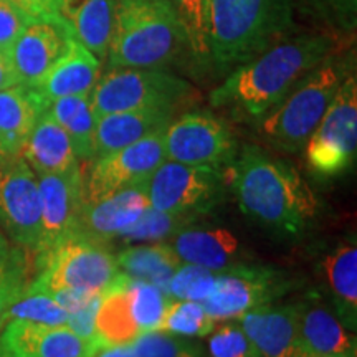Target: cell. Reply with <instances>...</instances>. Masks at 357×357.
Returning <instances> with one entry per match:
<instances>
[{"instance_id": "ac0fdd59", "label": "cell", "mask_w": 357, "mask_h": 357, "mask_svg": "<svg viewBox=\"0 0 357 357\" xmlns=\"http://www.w3.org/2000/svg\"><path fill=\"white\" fill-rule=\"evenodd\" d=\"M101 77V61L82 43L70 37L61 56L53 63L37 88L45 106L66 96L91 95Z\"/></svg>"}, {"instance_id": "7bdbcfd3", "label": "cell", "mask_w": 357, "mask_h": 357, "mask_svg": "<svg viewBox=\"0 0 357 357\" xmlns=\"http://www.w3.org/2000/svg\"><path fill=\"white\" fill-rule=\"evenodd\" d=\"M15 84H19V82H17L15 71H13V66L10 63V58H8L7 53H0V91L10 86H15Z\"/></svg>"}, {"instance_id": "8fae6325", "label": "cell", "mask_w": 357, "mask_h": 357, "mask_svg": "<svg viewBox=\"0 0 357 357\" xmlns=\"http://www.w3.org/2000/svg\"><path fill=\"white\" fill-rule=\"evenodd\" d=\"M38 178L20 155L0 158V225L12 242L37 255L42 235Z\"/></svg>"}, {"instance_id": "44dd1931", "label": "cell", "mask_w": 357, "mask_h": 357, "mask_svg": "<svg viewBox=\"0 0 357 357\" xmlns=\"http://www.w3.org/2000/svg\"><path fill=\"white\" fill-rule=\"evenodd\" d=\"M176 116V109L166 108L121 111L100 116L96 118L95 158L121 149L154 132L164 131Z\"/></svg>"}, {"instance_id": "f546056e", "label": "cell", "mask_w": 357, "mask_h": 357, "mask_svg": "<svg viewBox=\"0 0 357 357\" xmlns=\"http://www.w3.org/2000/svg\"><path fill=\"white\" fill-rule=\"evenodd\" d=\"M185 35L192 68L211 70V3L212 0H164Z\"/></svg>"}, {"instance_id": "5bb4252c", "label": "cell", "mask_w": 357, "mask_h": 357, "mask_svg": "<svg viewBox=\"0 0 357 357\" xmlns=\"http://www.w3.org/2000/svg\"><path fill=\"white\" fill-rule=\"evenodd\" d=\"M40 207L42 235L35 258H42L65 240L78 235L79 213L83 208L82 164L65 172L40 174Z\"/></svg>"}, {"instance_id": "e0dca14e", "label": "cell", "mask_w": 357, "mask_h": 357, "mask_svg": "<svg viewBox=\"0 0 357 357\" xmlns=\"http://www.w3.org/2000/svg\"><path fill=\"white\" fill-rule=\"evenodd\" d=\"M142 184L113 192L93 202H83L78 235L101 242L119 238L139 220L142 212L149 207V200Z\"/></svg>"}, {"instance_id": "7402d4cb", "label": "cell", "mask_w": 357, "mask_h": 357, "mask_svg": "<svg viewBox=\"0 0 357 357\" xmlns=\"http://www.w3.org/2000/svg\"><path fill=\"white\" fill-rule=\"evenodd\" d=\"M326 293L331 298L334 314L346 329H357V247L356 240L336 245L321 261Z\"/></svg>"}, {"instance_id": "ba28073f", "label": "cell", "mask_w": 357, "mask_h": 357, "mask_svg": "<svg viewBox=\"0 0 357 357\" xmlns=\"http://www.w3.org/2000/svg\"><path fill=\"white\" fill-rule=\"evenodd\" d=\"M306 166L319 178L341 176L357 154V79L351 71L339 86L323 119L306 141Z\"/></svg>"}, {"instance_id": "6da1fadb", "label": "cell", "mask_w": 357, "mask_h": 357, "mask_svg": "<svg viewBox=\"0 0 357 357\" xmlns=\"http://www.w3.org/2000/svg\"><path fill=\"white\" fill-rule=\"evenodd\" d=\"M339 37L331 30L288 35L225 75L211 93V105L240 118H263L312 70L337 55Z\"/></svg>"}, {"instance_id": "d590c367", "label": "cell", "mask_w": 357, "mask_h": 357, "mask_svg": "<svg viewBox=\"0 0 357 357\" xmlns=\"http://www.w3.org/2000/svg\"><path fill=\"white\" fill-rule=\"evenodd\" d=\"M314 17L326 30L337 35H349L357 26V0H294V8Z\"/></svg>"}, {"instance_id": "30bf717a", "label": "cell", "mask_w": 357, "mask_h": 357, "mask_svg": "<svg viewBox=\"0 0 357 357\" xmlns=\"http://www.w3.org/2000/svg\"><path fill=\"white\" fill-rule=\"evenodd\" d=\"M166 159L187 166H229L238 144L229 124L212 111L176 116L164 131Z\"/></svg>"}, {"instance_id": "f1b7e54d", "label": "cell", "mask_w": 357, "mask_h": 357, "mask_svg": "<svg viewBox=\"0 0 357 357\" xmlns=\"http://www.w3.org/2000/svg\"><path fill=\"white\" fill-rule=\"evenodd\" d=\"M47 111L68 134L79 162H89L95 159L96 114L93 111L89 95L60 98L50 102Z\"/></svg>"}, {"instance_id": "9a60e30c", "label": "cell", "mask_w": 357, "mask_h": 357, "mask_svg": "<svg viewBox=\"0 0 357 357\" xmlns=\"http://www.w3.org/2000/svg\"><path fill=\"white\" fill-rule=\"evenodd\" d=\"M70 37L66 22H30L8 52L19 84L37 88L47 71L65 52Z\"/></svg>"}, {"instance_id": "836d02e7", "label": "cell", "mask_w": 357, "mask_h": 357, "mask_svg": "<svg viewBox=\"0 0 357 357\" xmlns=\"http://www.w3.org/2000/svg\"><path fill=\"white\" fill-rule=\"evenodd\" d=\"M8 321H29V323L63 326L68 321V311L58 303L52 294L30 289L26 287L24 294L13 303L7 316Z\"/></svg>"}, {"instance_id": "7a4b0ae2", "label": "cell", "mask_w": 357, "mask_h": 357, "mask_svg": "<svg viewBox=\"0 0 357 357\" xmlns=\"http://www.w3.org/2000/svg\"><path fill=\"white\" fill-rule=\"evenodd\" d=\"M227 172L245 215L284 235H300L310 227L318 200L291 164L247 144Z\"/></svg>"}, {"instance_id": "ab89813d", "label": "cell", "mask_w": 357, "mask_h": 357, "mask_svg": "<svg viewBox=\"0 0 357 357\" xmlns=\"http://www.w3.org/2000/svg\"><path fill=\"white\" fill-rule=\"evenodd\" d=\"M30 22L32 20L26 19L8 0H0V53L8 55L12 45Z\"/></svg>"}, {"instance_id": "8992f818", "label": "cell", "mask_w": 357, "mask_h": 357, "mask_svg": "<svg viewBox=\"0 0 357 357\" xmlns=\"http://www.w3.org/2000/svg\"><path fill=\"white\" fill-rule=\"evenodd\" d=\"M37 268L38 275L30 281L29 288L48 294H102L121 273L106 242L84 235L71 236L38 258Z\"/></svg>"}, {"instance_id": "1f68e13d", "label": "cell", "mask_w": 357, "mask_h": 357, "mask_svg": "<svg viewBox=\"0 0 357 357\" xmlns=\"http://www.w3.org/2000/svg\"><path fill=\"white\" fill-rule=\"evenodd\" d=\"M123 284L131 300V310L141 333L158 331L171 298L162 289L147 281L131 278L123 273Z\"/></svg>"}, {"instance_id": "603a6c76", "label": "cell", "mask_w": 357, "mask_h": 357, "mask_svg": "<svg viewBox=\"0 0 357 357\" xmlns=\"http://www.w3.org/2000/svg\"><path fill=\"white\" fill-rule=\"evenodd\" d=\"M171 247L182 263L223 271L236 265L240 252L238 238L227 229L185 227L171 240Z\"/></svg>"}, {"instance_id": "4fadbf2b", "label": "cell", "mask_w": 357, "mask_h": 357, "mask_svg": "<svg viewBox=\"0 0 357 357\" xmlns=\"http://www.w3.org/2000/svg\"><path fill=\"white\" fill-rule=\"evenodd\" d=\"M284 281L271 268L234 265L218 271L215 287L202 301L215 321H236L245 312L270 305L283 291Z\"/></svg>"}, {"instance_id": "e575fe53", "label": "cell", "mask_w": 357, "mask_h": 357, "mask_svg": "<svg viewBox=\"0 0 357 357\" xmlns=\"http://www.w3.org/2000/svg\"><path fill=\"white\" fill-rule=\"evenodd\" d=\"M29 284V261L24 250L12 248L10 253L0 260V329L7 324L8 311Z\"/></svg>"}, {"instance_id": "4dcf8cb0", "label": "cell", "mask_w": 357, "mask_h": 357, "mask_svg": "<svg viewBox=\"0 0 357 357\" xmlns=\"http://www.w3.org/2000/svg\"><path fill=\"white\" fill-rule=\"evenodd\" d=\"M194 215H178L149 207L134 225L119 236L124 243H160L172 240L178 231L197 220Z\"/></svg>"}, {"instance_id": "ffe728a7", "label": "cell", "mask_w": 357, "mask_h": 357, "mask_svg": "<svg viewBox=\"0 0 357 357\" xmlns=\"http://www.w3.org/2000/svg\"><path fill=\"white\" fill-rule=\"evenodd\" d=\"M263 357H303L298 341L296 305H263L236 319Z\"/></svg>"}, {"instance_id": "277c9868", "label": "cell", "mask_w": 357, "mask_h": 357, "mask_svg": "<svg viewBox=\"0 0 357 357\" xmlns=\"http://www.w3.org/2000/svg\"><path fill=\"white\" fill-rule=\"evenodd\" d=\"M190 63L185 35L164 0H119L108 68L169 70Z\"/></svg>"}, {"instance_id": "d6a6232c", "label": "cell", "mask_w": 357, "mask_h": 357, "mask_svg": "<svg viewBox=\"0 0 357 357\" xmlns=\"http://www.w3.org/2000/svg\"><path fill=\"white\" fill-rule=\"evenodd\" d=\"M215 328V321L211 318L202 303L171 300L158 331L178 337H205Z\"/></svg>"}, {"instance_id": "b9f144b4", "label": "cell", "mask_w": 357, "mask_h": 357, "mask_svg": "<svg viewBox=\"0 0 357 357\" xmlns=\"http://www.w3.org/2000/svg\"><path fill=\"white\" fill-rule=\"evenodd\" d=\"M100 300H101V294L100 296L91 298V300H89L83 307H79V310L70 312L66 326L73 329L77 334H79V336L88 337V339H96L95 319H96L98 306H100Z\"/></svg>"}, {"instance_id": "f6af8a7d", "label": "cell", "mask_w": 357, "mask_h": 357, "mask_svg": "<svg viewBox=\"0 0 357 357\" xmlns=\"http://www.w3.org/2000/svg\"><path fill=\"white\" fill-rule=\"evenodd\" d=\"M13 247H10V243L7 242V236L3 235V231L0 230V260H3L8 253H10V250Z\"/></svg>"}, {"instance_id": "f35d334b", "label": "cell", "mask_w": 357, "mask_h": 357, "mask_svg": "<svg viewBox=\"0 0 357 357\" xmlns=\"http://www.w3.org/2000/svg\"><path fill=\"white\" fill-rule=\"evenodd\" d=\"M212 357H263L240 323H227L208 341Z\"/></svg>"}, {"instance_id": "bcb514c9", "label": "cell", "mask_w": 357, "mask_h": 357, "mask_svg": "<svg viewBox=\"0 0 357 357\" xmlns=\"http://www.w3.org/2000/svg\"><path fill=\"white\" fill-rule=\"evenodd\" d=\"M0 357H20V356H17V354H13V352L8 349V347L3 344L2 341H0Z\"/></svg>"}, {"instance_id": "74e56055", "label": "cell", "mask_w": 357, "mask_h": 357, "mask_svg": "<svg viewBox=\"0 0 357 357\" xmlns=\"http://www.w3.org/2000/svg\"><path fill=\"white\" fill-rule=\"evenodd\" d=\"M131 347L136 357H202L197 346L162 331L141 333Z\"/></svg>"}, {"instance_id": "8d00e7d4", "label": "cell", "mask_w": 357, "mask_h": 357, "mask_svg": "<svg viewBox=\"0 0 357 357\" xmlns=\"http://www.w3.org/2000/svg\"><path fill=\"white\" fill-rule=\"evenodd\" d=\"M217 271L182 263L167 283V296L174 300L202 303L215 287Z\"/></svg>"}, {"instance_id": "3957f363", "label": "cell", "mask_w": 357, "mask_h": 357, "mask_svg": "<svg viewBox=\"0 0 357 357\" xmlns=\"http://www.w3.org/2000/svg\"><path fill=\"white\" fill-rule=\"evenodd\" d=\"M294 0H212L211 70L229 75L294 33Z\"/></svg>"}, {"instance_id": "52a82bcc", "label": "cell", "mask_w": 357, "mask_h": 357, "mask_svg": "<svg viewBox=\"0 0 357 357\" xmlns=\"http://www.w3.org/2000/svg\"><path fill=\"white\" fill-rule=\"evenodd\" d=\"M197 91L187 79L167 70L111 68L100 77L89 100L96 118L121 111L166 108L178 111L190 105Z\"/></svg>"}, {"instance_id": "2e32d148", "label": "cell", "mask_w": 357, "mask_h": 357, "mask_svg": "<svg viewBox=\"0 0 357 357\" xmlns=\"http://www.w3.org/2000/svg\"><path fill=\"white\" fill-rule=\"evenodd\" d=\"M0 341L20 357H96L100 341L79 336L68 326L8 321Z\"/></svg>"}, {"instance_id": "9c48e42d", "label": "cell", "mask_w": 357, "mask_h": 357, "mask_svg": "<svg viewBox=\"0 0 357 357\" xmlns=\"http://www.w3.org/2000/svg\"><path fill=\"white\" fill-rule=\"evenodd\" d=\"M142 185L153 208L200 217L222 200L225 174L217 167L187 166L166 159Z\"/></svg>"}, {"instance_id": "d4e9b609", "label": "cell", "mask_w": 357, "mask_h": 357, "mask_svg": "<svg viewBox=\"0 0 357 357\" xmlns=\"http://www.w3.org/2000/svg\"><path fill=\"white\" fill-rule=\"evenodd\" d=\"M119 0H63L61 17L71 37L98 60H106Z\"/></svg>"}, {"instance_id": "5b68a950", "label": "cell", "mask_w": 357, "mask_h": 357, "mask_svg": "<svg viewBox=\"0 0 357 357\" xmlns=\"http://www.w3.org/2000/svg\"><path fill=\"white\" fill-rule=\"evenodd\" d=\"M351 71H354L351 58L337 55L312 70L273 109L258 119L263 139L284 153L303 151Z\"/></svg>"}, {"instance_id": "7dc6e473", "label": "cell", "mask_w": 357, "mask_h": 357, "mask_svg": "<svg viewBox=\"0 0 357 357\" xmlns=\"http://www.w3.org/2000/svg\"><path fill=\"white\" fill-rule=\"evenodd\" d=\"M303 357H357V354H344V356H303Z\"/></svg>"}, {"instance_id": "83f0119b", "label": "cell", "mask_w": 357, "mask_h": 357, "mask_svg": "<svg viewBox=\"0 0 357 357\" xmlns=\"http://www.w3.org/2000/svg\"><path fill=\"white\" fill-rule=\"evenodd\" d=\"M119 271L124 275L153 283L166 293L169 280L182 265L171 243L129 245L116 255ZM167 294V293H166Z\"/></svg>"}, {"instance_id": "4316f807", "label": "cell", "mask_w": 357, "mask_h": 357, "mask_svg": "<svg viewBox=\"0 0 357 357\" xmlns=\"http://www.w3.org/2000/svg\"><path fill=\"white\" fill-rule=\"evenodd\" d=\"M141 334L131 310V300L123 284V273L101 294L95 319V336L101 346L132 344Z\"/></svg>"}, {"instance_id": "cb8c5ba5", "label": "cell", "mask_w": 357, "mask_h": 357, "mask_svg": "<svg viewBox=\"0 0 357 357\" xmlns=\"http://www.w3.org/2000/svg\"><path fill=\"white\" fill-rule=\"evenodd\" d=\"M47 106L33 88L15 84L0 91V158H17Z\"/></svg>"}, {"instance_id": "d6986e66", "label": "cell", "mask_w": 357, "mask_h": 357, "mask_svg": "<svg viewBox=\"0 0 357 357\" xmlns=\"http://www.w3.org/2000/svg\"><path fill=\"white\" fill-rule=\"evenodd\" d=\"M296 326L303 354H357L356 334L344 328L334 311L314 298L296 303Z\"/></svg>"}, {"instance_id": "60d3db41", "label": "cell", "mask_w": 357, "mask_h": 357, "mask_svg": "<svg viewBox=\"0 0 357 357\" xmlns=\"http://www.w3.org/2000/svg\"><path fill=\"white\" fill-rule=\"evenodd\" d=\"M24 13L29 20H50L65 22L61 17L63 0H8Z\"/></svg>"}, {"instance_id": "484cf974", "label": "cell", "mask_w": 357, "mask_h": 357, "mask_svg": "<svg viewBox=\"0 0 357 357\" xmlns=\"http://www.w3.org/2000/svg\"><path fill=\"white\" fill-rule=\"evenodd\" d=\"M20 158L37 176L65 172L82 164L75 154L68 134L52 118L48 111L40 114L38 121L35 123L22 149Z\"/></svg>"}, {"instance_id": "7c38bea8", "label": "cell", "mask_w": 357, "mask_h": 357, "mask_svg": "<svg viewBox=\"0 0 357 357\" xmlns=\"http://www.w3.org/2000/svg\"><path fill=\"white\" fill-rule=\"evenodd\" d=\"M164 131L89 160L86 176L83 174V202L142 184L166 160Z\"/></svg>"}, {"instance_id": "ee69618b", "label": "cell", "mask_w": 357, "mask_h": 357, "mask_svg": "<svg viewBox=\"0 0 357 357\" xmlns=\"http://www.w3.org/2000/svg\"><path fill=\"white\" fill-rule=\"evenodd\" d=\"M96 357H136L131 344L124 346H101Z\"/></svg>"}]
</instances>
